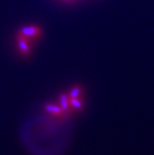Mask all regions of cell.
Here are the masks:
<instances>
[{
    "instance_id": "4",
    "label": "cell",
    "mask_w": 154,
    "mask_h": 155,
    "mask_svg": "<svg viewBox=\"0 0 154 155\" xmlns=\"http://www.w3.org/2000/svg\"><path fill=\"white\" fill-rule=\"evenodd\" d=\"M80 89L78 87H76L74 88H72L71 90L70 93H69V98H78L80 96Z\"/></svg>"
},
{
    "instance_id": "5",
    "label": "cell",
    "mask_w": 154,
    "mask_h": 155,
    "mask_svg": "<svg viewBox=\"0 0 154 155\" xmlns=\"http://www.w3.org/2000/svg\"><path fill=\"white\" fill-rule=\"evenodd\" d=\"M47 110L49 111V112L52 113V114H61V110L60 108H58V107H56V106H52V105H49V106H47Z\"/></svg>"
},
{
    "instance_id": "2",
    "label": "cell",
    "mask_w": 154,
    "mask_h": 155,
    "mask_svg": "<svg viewBox=\"0 0 154 155\" xmlns=\"http://www.w3.org/2000/svg\"><path fill=\"white\" fill-rule=\"evenodd\" d=\"M18 47H19L20 51H21L22 53L27 54L29 52L30 49L29 40L24 38L21 35H20V37L18 38Z\"/></svg>"
},
{
    "instance_id": "1",
    "label": "cell",
    "mask_w": 154,
    "mask_h": 155,
    "mask_svg": "<svg viewBox=\"0 0 154 155\" xmlns=\"http://www.w3.org/2000/svg\"><path fill=\"white\" fill-rule=\"evenodd\" d=\"M40 33H41V31L39 27L31 26V27L24 28L21 31L20 35H21L24 38L29 40V39H34V38H37Z\"/></svg>"
},
{
    "instance_id": "3",
    "label": "cell",
    "mask_w": 154,
    "mask_h": 155,
    "mask_svg": "<svg viewBox=\"0 0 154 155\" xmlns=\"http://www.w3.org/2000/svg\"><path fill=\"white\" fill-rule=\"evenodd\" d=\"M61 103L63 110H68V106H69V100H68L65 94H62V96L61 98Z\"/></svg>"
}]
</instances>
